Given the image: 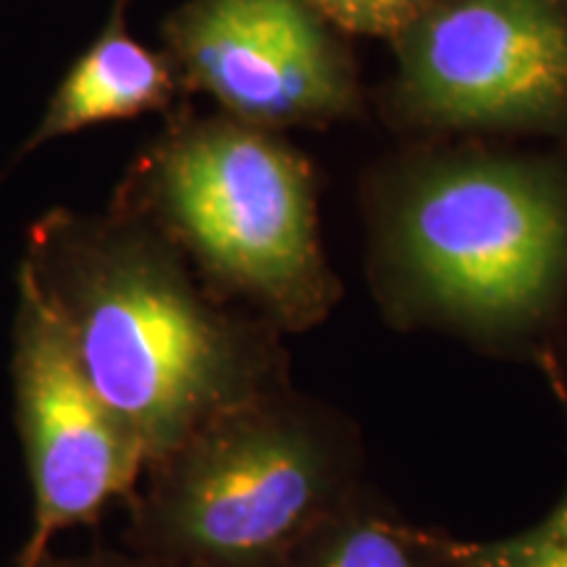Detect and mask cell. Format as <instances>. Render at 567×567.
Wrapping results in <instances>:
<instances>
[{"mask_svg":"<svg viewBox=\"0 0 567 567\" xmlns=\"http://www.w3.org/2000/svg\"><path fill=\"white\" fill-rule=\"evenodd\" d=\"M21 266L66 326L84 371L161 463L221 415L237 389V342L203 300L166 234L137 213L53 210Z\"/></svg>","mask_w":567,"mask_h":567,"instance_id":"6da1fadb","label":"cell"},{"mask_svg":"<svg viewBox=\"0 0 567 567\" xmlns=\"http://www.w3.org/2000/svg\"><path fill=\"white\" fill-rule=\"evenodd\" d=\"M122 208L279 313L302 316L321 297L310 172L258 126L187 122L166 130L134 163Z\"/></svg>","mask_w":567,"mask_h":567,"instance_id":"7a4b0ae2","label":"cell"},{"mask_svg":"<svg viewBox=\"0 0 567 567\" xmlns=\"http://www.w3.org/2000/svg\"><path fill=\"white\" fill-rule=\"evenodd\" d=\"M134 534L176 567H250L308 534L334 486V460L300 417L224 410L153 465Z\"/></svg>","mask_w":567,"mask_h":567,"instance_id":"3957f363","label":"cell"},{"mask_svg":"<svg viewBox=\"0 0 567 567\" xmlns=\"http://www.w3.org/2000/svg\"><path fill=\"white\" fill-rule=\"evenodd\" d=\"M400 243L439 305L507 321L547 302L567 271V195L515 163L442 168L410 193Z\"/></svg>","mask_w":567,"mask_h":567,"instance_id":"277c9868","label":"cell"},{"mask_svg":"<svg viewBox=\"0 0 567 567\" xmlns=\"http://www.w3.org/2000/svg\"><path fill=\"white\" fill-rule=\"evenodd\" d=\"M13 396L27 452L34 520L19 567H40L59 530L95 520L132 494L145 452L84 371L66 326L19 266Z\"/></svg>","mask_w":567,"mask_h":567,"instance_id":"5b68a950","label":"cell"},{"mask_svg":"<svg viewBox=\"0 0 567 567\" xmlns=\"http://www.w3.org/2000/svg\"><path fill=\"white\" fill-rule=\"evenodd\" d=\"M176 69L237 122L313 124L352 105V74L305 0H187L163 24Z\"/></svg>","mask_w":567,"mask_h":567,"instance_id":"8992f818","label":"cell"},{"mask_svg":"<svg viewBox=\"0 0 567 567\" xmlns=\"http://www.w3.org/2000/svg\"><path fill=\"white\" fill-rule=\"evenodd\" d=\"M405 92L457 126L567 113V19L547 0H452L405 34Z\"/></svg>","mask_w":567,"mask_h":567,"instance_id":"52a82bcc","label":"cell"},{"mask_svg":"<svg viewBox=\"0 0 567 567\" xmlns=\"http://www.w3.org/2000/svg\"><path fill=\"white\" fill-rule=\"evenodd\" d=\"M124 11L126 0H116L105 30L55 87L21 155L87 126L168 109L176 92L174 63L126 30Z\"/></svg>","mask_w":567,"mask_h":567,"instance_id":"ba28073f","label":"cell"},{"mask_svg":"<svg viewBox=\"0 0 567 567\" xmlns=\"http://www.w3.org/2000/svg\"><path fill=\"white\" fill-rule=\"evenodd\" d=\"M305 567H417L402 538L379 520H352L331 530Z\"/></svg>","mask_w":567,"mask_h":567,"instance_id":"9c48e42d","label":"cell"},{"mask_svg":"<svg viewBox=\"0 0 567 567\" xmlns=\"http://www.w3.org/2000/svg\"><path fill=\"white\" fill-rule=\"evenodd\" d=\"M339 30L371 38H405L439 0H305Z\"/></svg>","mask_w":567,"mask_h":567,"instance_id":"30bf717a","label":"cell"},{"mask_svg":"<svg viewBox=\"0 0 567 567\" xmlns=\"http://www.w3.org/2000/svg\"><path fill=\"white\" fill-rule=\"evenodd\" d=\"M478 567H567V496L534 530L481 549Z\"/></svg>","mask_w":567,"mask_h":567,"instance_id":"8fae6325","label":"cell"},{"mask_svg":"<svg viewBox=\"0 0 567 567\" xmlns=\"http://www.w3.org/2000/svg\"><path fill=\"white\" fill-rule=\"evenodd\" d=\"M40 567H176L163 563L158 557L140 555V557H122V555H92L80 559H63V563H51V559H42Z\"/></svg>","mask_w":567,"mask_h":567,"instance_id":"7c38bea8","label":"cell"}]
</instances>
